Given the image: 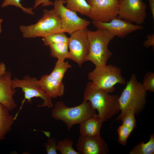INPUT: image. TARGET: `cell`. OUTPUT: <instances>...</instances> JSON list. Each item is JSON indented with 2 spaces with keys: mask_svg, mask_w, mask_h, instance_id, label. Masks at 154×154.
I'll use <instances>...</instances> for the list:
<instances>
[{
  "mask_svg": "<svg viewBox=\"0 0 154 154\" xmlns=\"http://www.w3.org/2000/svg\"><path fill=\"white\" fill-rule=\"evenodd\" d=\"M109 94L97 87L91 81L87 84L84 93L83 101L90 102L103 122L120 111L119 96Z\"/></svg>",
  "mask_w": 154,
  "mask_h": 154,
  "instance_id": "6da1fadb",
  "label": "cell"
},
{
  "mask_svg": "<svg viewBox=\"0 0 154 154\" xmlns=\"http://www.w3.org/2000/svg\"><path fill=\"white\" fill-rule=\"evenodd\" d=\"M119 97L121 113L116 119L123 120L126 114L133 111L137 114L141 110L146 103L147 91L133 74Z\"/></svg>",
  "mask_w": 154,
  "mask_h": 154,
  "instance_id": "7a4b0ae2",
  "label": "cell"
},
{
  "mask_svg": "<svg viewBox=\"0 0 154 154\" xmlns=\"http://www.w3.org/2000/svg\"><path fill=\"white\" fill-rule=\"evenodd\" d=\"M51 111V116L55 119L62 121L70 131L76 124H80L90 117L96 114V110L89 101H83L78 106L70 107L64 102H56Z\"/></svg>",
  "mask_w": 154,
  "mask_h": 154,
  "instance_id": "3957f363",
  "label": "cell"
},
{
  "mask_svg": "<svg viewBox=\"0 0 154 154\" xmlns=\"http://www.w3.org/2000/svg\"><path fill=\"white\" fill-rule=\"evenodd\" d=\"M87 35L89 49L87 61H91L95 66L106 64L112 55L108 46L115 35L111 31L103 29H98L95 31L88 29Z\"/></svg>",
  "mask_w": 154,
  "mask_h": 154,
  "instance_id": "277c9868",
  "label": "cell"
},
{
  "mask_svg": "<svg viewBox=\"0 0 154 154\" xmlns=\"http://www.w3.org/2000/svg\"><path fill=\"white\" fill-rule=\"evenodd\" d=\"M23 37L26 38L44 37L52 34L64 33L61 19L54 9H44L42 17L35 24L19 27Z\"/></svg>",
  "mask_w": 154,
  "mask_h": 154,
  "instance_id": "5b68a950",
  "label": "cell"
},
{
  "mask_svg": "<svg viewBox=\"0 0 154 154\" xmlns=\"http://www.w3.org/2000/svg\"><path fill=\"white\" fill-rule=\"evenodd\" d=\"M88 78L97 87L109 93L114 91L116 84L126 83L122 76L121 69L112 65L95 66V68L89 73Z\"/></svg>",
  "mask_w": 154,
  "mask_h": 154,
  "instance_id": "8992f818",
  "label": "cell"
},
{
  "mask_svg": "<svg viewBox=\"0 0 154 154\" xmlns=\"http://www.w3.org/2000/svg\"><path fill=\"white\" fill-rule=\"evenodd\" d=\"M38 80L34 77L27 75L22 79L16 78L12 80L11 85L13 89L21 88L24 93V98L22 101L20 110L26 100L30 103L32 102L33 98H40L43 100V103L38 105L37 107H46L49 108L53 107L52 98L48 96L40 86Z\"/></svg>",
  "mask_w": 154,
  "mask_h": 154,
  "instance_id": "52a82bcc",
  "label": "cell"
},
{
  "mask_svg": "<svg viewBox=\"0 0 154 154\" xmlns=\"http://www.w3.org/2000/svg\"><path fill=\"white\" fill-rule=\"evenodd\" d=\"M86 28L76 31L68 38V42L69 59L81 67L87 61L89 53V43Z\"/></svg>",
  "mask_w": 154,
  "mask_h": 154,
  "instance_id": "ba28073f",
  "label": "cell"
},
{
  "mask_svg": "<svg viewBox=\"0 0 154 154\" xmlns=\"http://www.w3.org/2000/svg\"><path fill=\"white\" fill-rule=\"evenodd\" d=\"M66 3L65 0H56L53 3L54 9L61 18L64 33L70 35L76 31L87 28L90 21L80 18L76 12L67 9L64 5Z\"/></svg>",
  "mask_w": 154,
  "mask_h": 154,
  "instance_id": "9c48e42d",
  "label": "cell"
},
{
  "mask_svg": "<svg viewBox=\"0 0 154 154\" xmlns=\"http://www.w3.org/2000/svg\"><path fill=\"white\" fill-rule=\"evenodd\" d=\"M90 7L88 17L92 21L108 22L117 17L119 0H87Z\"/></svg>",
  "mask_w": 154,
  "mask_h": 154,
  "instance_id": "30bf717a",
  "label": "cell"
},
{
  "mask_svg": "<svg viewBox=\"0 0 154 154\" xmlns=\"http://www.w3.org/2000/svg\"><path fill=\"white\" fill-rule=\"evenodd\" d=\"M146 5L142 0H122L117 17L140 25L146 17Z\"/></svg>",
  "mask_w": 154,
  "mask_h": 154,
  "instance_id": "8fae6325",
  "label": "cell"
},
{
  "mask_svg": "<svg viewBox=\"0 0 154 154\" xmlns=\"http://www.w3.org/2000/svg\"><path fill=\"white\" fill-rule=\"evenodd\" d=\"M93 25L98 29H107L119 38H123L128 34L137 30L143 29L141 26L133 24L127 20L117 17L108 22L92 21Z\"/></svg>",
  "mask_w": 154,
  "mask_h": 154,
  "instance_id": "7c38bea8",
  "label": "cell"
},
{
  "mask_svg": "<svg viewBox=\"0 0 154 154\" xmlns=\"http://www.w3.org/2000/svg\"><path fill=\"white\" fill-rule=\"evenodd\" d=\"M76 147L81 154H106L108 151L106 143L101 137L96 138L80 135Z\"/></svg>",
  "mask_w": 154,
  "mask_h": 154,
  "instance_id": "4fadbf2b",
  "label": "cell"
},
{
  "mask_svg": "<svg viewBox=\"0 0 154 154\" xmlns=\"http://www.w3.org/2000/svg\"><path fill=\"white\" fill-rule=\"evenodd\" d=\"M11 76L9 71H6L0 76V103L10 111L17 106L13 97L16 90L12 87Z\"/></svg>",
  "mask_w": 154,
  "mask_h": 154,
  "instance_id": "5bb4252c",
  "label": "cell"
},
{
  "mask_svg": "<svg viewBox=\"0 0 154 154\" xmlns=\"http://www.w3.org/2000/svg\"><path fill=\"white\" fill-rule=\"evenodd\" d=\"M38 82L42 89L52 98L61 97L64 95V86L63 83L50 74L42 76Z\"/></svg>",
  "mask_w": 154,
  "mask_h": 154,
  "instance_id": "9a60e30c",
  "label": "cell"
},
{
  "mask_svg": "<svg viewBox=\"0 0 154 154\" xmlns=\"http://www.w3.org/2000/svg\"><path fill=\"white\" fill-rule=\"evenodd\" d=\"M103 122L98 114L90 117L80 124V135L96 138L100 137Z\"/></svg>",
  "mask_w": 154,
  "mask_h": 154,
  "instance_id": "2e32d148",
  "label": "cell"
},
{
  "mask_svg": "<svg viewBox=\"0 0 154 154\" xmlns=\"http://www.w3.org/2000/svg\"><path fill=\"white\" fill-rule=\"evenodd\" d=\"M9 111L0 103V142L5 139L6 134L11 130L17 118L11 114Z\"/></svg>",
  "mask_w": 154,
  "mask_h": 154,
  "instance_id": "e0dca14e",
  "label": "cell"
},
{
  "mask_svg": "<svg viewBox=\"0 0 154 154\" xmlns=\"http://www.w3.org/2000/svg\"><path fill=\"white\" fill-rule=\"evenodd\" d=\"M66 1L65 7L72 11L78 12L81 15L88 17L90 7L86 0H65Z\"/></svg>",
  "mask_w": 154,
  "mask_h": 154,
  "instance_id": "ac0fdd59",
  "label": "cell"
},
{
  "mask_svg": "<svg viewBox=\"0 0 154 154\" xmlns=\"http://www.w3.org/2000/svg\"><path fill=\"white\" fill-rule=\"evenodd\" d=\"M49 46L52 57L56 58L58 60L64 61L66 59H69L68 43L60 42L54 43Z\"/></svg>",
  "mask_w": 154,
  "mask_h": 154,
  "instance_id": "d6986e66",
  "label": "cell"
},
{
  "mask_svg": "<svg viewBox=\"0 0 154 154\" xmlns=\"http://www.w3.org/2000/svg\"><path fill=\"white\" fill-rule=\"evenodd\" d=\"M130 154H153L154 153V135L151 134L149 141H143L135 146L130 151Z\"/></svg>",
  "mask_w": 154,
  "mask_h": 154,
  "instance_id": "ffe728a7",
  "label": "cell"
},
{
  "mask_svg": "<svg viewBox=\"0 0 154 154\" xmlns=\"http://www.w3.org/2000/svg\"><path fill=\"white\" fill-rule=\"evenodd\" d=\"M72 67L68 62L58 60L54 68L50 74L52 76L60 81H62L65 73L68 69Z\"/></svg>",
  "mask_w": 154,
  "mask_h": 154,
  "instance_id": "44dd1931",
  "label": "cell"
},
{
  "mask_svg": "<svg viewBox=\"0 0 154 154\" xmlns=\"http://www.w3.org/2000/svg\"><path fill=\"white\" fill-rule=\"evenodd\" d=\"M44 44L49 46L52 44L64 42L68 43V38L65 33H56L51 34L42 39Z\"/></svg>",
  "mask_w": 154,
  "mask_h": 154,
  "instance_id": "7402d4cb",
  "label": "cell"
},
{
  "mask_svg": "<svg viewBox=\"0 0 154 154\" xmlns=\"http://www.w3.org/2000/svg\"><path fill=\"white\" fill-rule=\"evenodd\" d=\"M73 140L69 138H66L57 142L58 150L61 154H79L73 147Z\"/></svg>",
  "mask_w": 154,
  "mask_h": 154,
  "instance_id": "603a6c76",
  "label": "cell"
},
{
  "mask_svg": "<svg viewBox=\"0 0 154 154\" xmlns=\"http://www.w3.org/2000/svg\"><path fill=\"white\" fill-rule=\"evenodd\" d=\"M117 131L118 142L123 145H125L127 140L132 132L127 127L123 124L119 127Z\"/></svg>",
  "mask_w": 154,
  "mask_h": 154,
  "instance_id": "cb8c5ba5",
  "label": "cell"
},
{
  "mask_svg": "<svg viewBox=\"0 0 154 154\" xmlns=\"http://www.w3.org/2000/svg\"><path fill=\"white\" fill-rule=\"evenodd\" d=\"M142 85L146 91L154 92V73L149 72L145 75Z\"/></svg>",
  "mask_w": 154,
  "mask_h": 154,
  "instance_id": "d4e9b609",
  "label": "cell"
},
{
  "mask_svg": "<svg viewBox=\"0 0 154 154\" xmlns=\"http://www.w3.org/2000/svg\"><path fill=\"white\" fill-rule=\"evenodd\" d=\"M21 0H5L1 5V7L4 8L8 6L13 5L20 8L25 13L32 15H34L35 13L33 11V8H27L23 7L21 3Z\"/></svg>",
  "mask_w": 154,
  "mask_h": 154,
  "instance_id": "484cf974",
  "label": "cell"
},
{
  "mask_svg": "<svg viewBox=\"0 0 154 154\" xmlns=\"http://www.w3.org/2000/svg\"><path fill=\"white\" fill-rule=\"evenodd\" d=\"M135 112L133 111L128 112L122 121V124L127 127L132 132L136 126V122Z\"/></svg>",
  "mask_w": 154,
  "mask_h": 154,
  "instance_id": "4316f807",
  "label": "cell"
},
{
  "mask_svg": "<svg viewBox=\"0 0 154 154\" xmlns=\"http://www.w3.org/2000/svg\"><path fill=\"white\" fill-rule=\"evenodd\" d=\"M57 142L54 138H49L44 144L46 153L47 154H57L58 151Z\"/></svg>",
  "mask_w": 154,
  "mask_h": 154,
  "instance_id": "83f0119b",
  "label": "cell"
},
{
  "mask_svg": "<svg viewBox=\"0 0 154 154\" xmlns=\"http://www.w3.org/2000/svg\"><path fill=\"white\" fill-rule=\"evenodd\" d=\"M40 4L42 7H47L53 5V3L50 0H35L33 9L36 8Z\"/></svg>",
  "mask_w": 154,
  "mask_h": 154,
  "instance_id": "f1b7e54d",
  "label": "cell"
},
{
  "mask_svg": "<svg viewBox=\"0 0 154 154\" xmlns=\"http://www.w3.org/2000/svg\"><path fill=\"white\" fill-rule=\"evenodd\" d=\"M143 45L146 48H148L151 46L154 47V33H152L151 35H148L147 36V39L144 42Z\"/></svg>",
  "mask_w": 154,
  "mask_h": 154,
  "instance_id": "f546056e",
  "label": "cell"
},
{
  "mask_svg": "<svg viewBox=\"0 0 154 154\" xmlns=\"http://www.w3.org/2000/svg\"><path fill=\"white\" fill-rule=\"evenodd\" d=\"M149 7L153 20H154V0H148Z\"/></svg>",
  "mask_w": 154,
  "mask_h": 154,
  "instance_id": "4dcf8cb0",
  "label": "cell"
},
{
  "mask_svg": "<svg viewBox=\"0 0 154 154\" xmlns=\"http://www.w3.org/2000/svg\"><path fill=\"white\" fill-rule=\"evenodd\" d=\"M6 71V66L4 63L0 61V76Z\"/></svg>",
  "mask_w": 154,
  "mask_h": 154,
  "instance_id": "1f68e13d",
  "label": "cell"
},
{
  "mask_svg": "<svg viewBox=\"0 0 154 154\" xmlns=\"http://www.w3.org/2000/svg\"><path fill=\"white\" fill-rule=\"evenodd\" d=\"M3 19H0V33H1L2 32V29H1V23L3 21Z\"/></svg>",
  "mask_w": 154,
  "mask_h": 154,
  "instance_id": "d6a6232c",
  "label": "cell"
},
{
  "mask_svg": "<svg viewBox=\"0 0 154 154\" xmlns=\"http://www.w3.org/2000/svg\"><path fill=\"white\" fill-rule=\"evenodd\" d=\"M122 1V0H119L120 3Z\"/></svg>",
  "mask_w": 154,
  "mask_h": 154,
  "instance_id": "836d02e7",
  "label": "cell"
}]
</instances>
